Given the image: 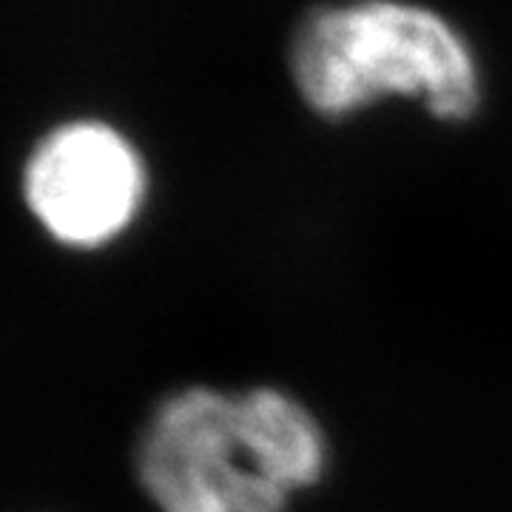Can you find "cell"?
<instances>
[{"label": "cell", "instance_id": "obj_2", "mask_svg": "<svg viewBox=\"0 0 512 512\" xmlns=\"http://www.w3.org/2000/svg\"><path fill=\"white\" fill-rule=\"evenodd\" d=\"M137 478L160 512H288L293 495L254 470L237 439L234 393L185 384L154 407Z\"/></svg>", "mask_w": 512, "mask_h": 512}, {"label": "cell", "instance_id": "obj_1", "mask_svg": "<svg viewBox=\"0 0 512 512\" xmlns=\"http://www.w3.org/2000/svg\"><path fill=\"white\" fill-rule=\"evenodd\" d=\"M293 86L325 120H342L382 97H416L441 123H464L481 106L470 43L439 12L407 0H350L308 12L288 49Z\"/></svg>", "mask_w": 512, "mask_h": 512}, {"label": "cell", "instance_id": "obj_3", "mask_svg": "<svg viewBox=\"0 0 512 512\" xmlns=\"http://www.w3.org/2000/svg\"><path fill=\"white\" fill-rule=\"evenodd\" d=\"M148 177L140 151L106 123L55 128L26 165L23 194L43 231L92 251L123 237L140 217Z\"/></svg>", "mask_w": 512, "mask_h": 512}, {"label": "cell", "instance_id": "obj_4", "mask_svg": "<svg viewBox=\"0 0 512 512\" xmlns=\"http://www.w3.org/2000/svg\"><path fill=\"white\" fill-rule=\"evenodd\" d=\"M234 427L245 461L288 493L316 487L330 464L325 427L293 393L254 384L234 393Z\"/></svg>", "mask_w": 512, "mask_h": 512}]
</instances>
